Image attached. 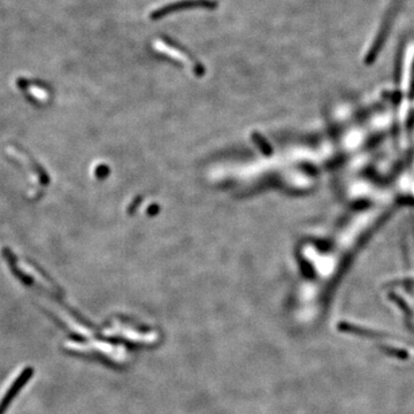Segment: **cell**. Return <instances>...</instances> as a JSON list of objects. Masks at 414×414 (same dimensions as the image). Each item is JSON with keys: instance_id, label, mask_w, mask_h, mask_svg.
I'll return each mask as SVG.
<instances>
[{"instance_id": "cell-1", "label": "cell", "mask_w": 414, "mask_h": 414, "mask_svg": "<svg viewBox=\"0 0 414 414\" xmlns=\"http://www.w3.org/2000/svg\"><path fill=\"white\" fill-rule=\"evenodd\" d=\"M153 49L158 51L159 54H165L167 57L173 59V60L179 61L181 64L187 66V67L192 68L194 71L197 69V65L195 61L192 60V58L189 57L188 54L180 50L176 45H174L172 43L165 39L158 38L156 41H153Z\"/></svg>"}, {"instance_id": "cell-2", "label": "cell", "mask_w": 414, "mask_h": 414, "mask_svg": "<svg viewBox=\"0 0 414 414\" xmlns=\"http://www.w3.org/2000/svg\"><path fill=\"white\" fill-rule=\"evenodd\" d=\"M211 6V5L206 4L205 1L202 0H181L180 3H172V4L165 5L163 8H158L156 11L153 12L151 16L152 18H160L163 15L170 13V11H175L176 8H188V6Z\"/></svg>"}]
</instances>
